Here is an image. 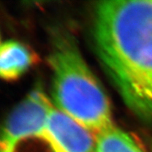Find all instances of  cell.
Instances as JSON below:
<instances>
[{
  "label": "cell",
  "mask_w": 152,
  "mask_h": 152,
  "mask_svg": "<svg viewBox=\"0 0 152 152\" xmlns=\"http://www.w3.org/2000/svg\"><path fill=\"white\" fill-rule=\"evenodd\" d=\"M32 63V53L25 45L13 40L2 42L0 75L4 80H16L27 70Z\"/></svg>",
  "instance_id": "obj_4"
},
{
  "label": "cell",
  "mask_w": 152,
  "mask_h": 152,
  "mask_svg": "<svg viewBox=\"0 0 152 152\" xmlns=\"http://www.w3.org/2000/svg\"><path fill=\"white\" fill-rule=\"evenodd\" d=\"M97 54L125 104L152 122V0H110L95 8Z\"/></svg>",
  "instance_id": "obj_1"
},
{
  "label": "cell",
  "mask_w": 152,
  "mask_h": 152,
  "mask_svg": "<svg viewBox=\"0 0 152 152\" xmlns=\"http://www.w3.org/2000/svg\"><path fill=\"white\" fill-rule=\"evenodd\" d=\"M96 152H145L127 132L116 126L96 137Z\"/></svg>",
  "instance_id": "obj_5"
},
{
  "label": "cell",
  "mask_w": 152,
  "mask_h": 152,
  "mask_svg": "<svg viewBox=\"0 0 152 152\" xmlns=\"http://www.w3.org/2000/svg\"><path fill=\"white\" fill-rule=\"evenodd\" d=\"M48 63L55 108L96 137L115 126L108 98L74 42L58 40Z\"/></svg>",
  "instance_id": "obj_2"
},
{
  "label": "cell",
  "mask_w": 152,
  "mask_h": 152,
  "mask_svg": "<svg viewBox=\"0 0 152 152\" xmlns=\"http://www.w3.org/2000/svg\"><path fill=\"white\" fill-rule=\"evenodd\" d=\"M47 124L14 138L1 140L0 152H66L51 134Z\"/></svg>",
  "instance_id": "obj_3"
}]
</instances>
